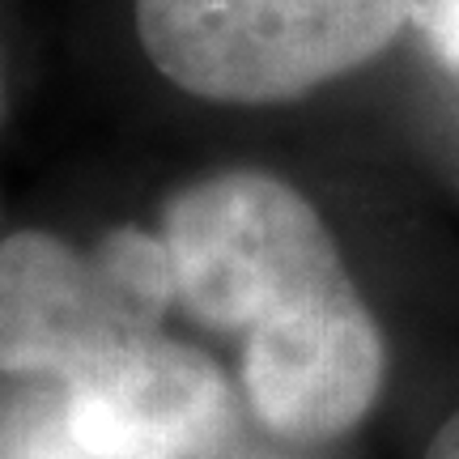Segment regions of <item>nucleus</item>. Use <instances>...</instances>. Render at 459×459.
<instances>
[{"label":"nucleus","mask_w":459,"mask_h":459,"mask_svg":"<svg viewBox=\"0 0 459 459\" xmlns=\"http://www.w3.org/2000/svg\"><path fill=\"white\" fill-rule=\"evenodd\" d=\"M107 264L43 230H13L0 247V366L9 378L60 383L85 361L153 332Z\"/></svg>","instance_id":"nucleus-4"},{"label":"nucleus","mask_w":459,"mask_h":459,"mask_svg":"<svg viewBox=\"0 0 459 459\" xmlns=\"http://www.w3.org/2000/svg\"><path fill=\"white\" fill-rule=\"evenodd\" d=\"M412 22L421 26V34L443 60L459 65V0H417Z\"/></svg>","instance_id":"nucleus-5"},{"label":"nucleus","mask_w":459,"mask_h":459,"mask_svg":"<svg viewBox=\"0 0 459 459\" xmlns=\"http://www.w3.org/2000/svg\"><path fill=\"white\" fill-rule=\"evenodd\" d=\"M56 409L85 459H187L226 434L230 387L209 353L153 328L60 378Z\"/></svg>","instance_id":"nucleus-3"},{"label":"nucleus","mask_w":459,"mask_h":459,"mask_svg":"<svg viewBox=\"0 0 459 459\" xmlns=\"http://www.w3.org/2000/svg\"><path fill=\"white\" fill-rule=\"evenodd\" d=\"M175 302L196 324L243 336L247 400L294 443H328L370 412L387 349L349 281L341 247L298 187L226 170L162 209Z\"/></svg>","instance_id":"nucleus-1"},{"label":"nucleus","mask_w":459,"mask_h":459,"mask_svg":"<svg viewBox=\"0 0 459 459\" xmlns=\"http://www.w3.org/2000/svg\"><path fill=\"white\" fill-rule=\"evenodd\" d=\"M417 0H136L166 82L213 102H285L395 43Z\"/></svg>","instance_id":"nucleus-2"},{"label":"nucleus","mask_w":459,"mask_h":459,"mask_svg":"<svg viewBox=\"0 0 459 459\" xmlns=\"http://www.w3.org/2000/svg\"><path fill=\"white\" fill-rule=\"evenodd\" d=\"M426 459H459V412H455V417H446L443 429L434 434V443H429Z\"/></svg>","instance_id":"nucleus-6"}]
</instances>
